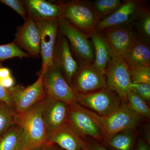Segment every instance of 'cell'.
I'll use <instances>...</instances> for the list:
<instances>
[{"label":"cell","mask_w":150,"mask_h":150,"mask_svg":"<svg viewBox=\"0 0 150 150\" xmlns=\"http://www.w3.org/2000/svg\"><path fill=\"white\" fill-rule=\"evenodd\" d=\"M136 137L135 129H127L115 134L104 144L113 150H133Z\"/></svg>","instance_id":"21"},{"label":"cell","mask_w":150,"mask_h":150,"mask_svg":"<svg viewBox=\"0 0 150 150\" xmlns=\"http://www.w3.org/2000/svg\"><path fill=\"white\" fill-rule=\"evenodd\" d=\"M22 130L16 124L11 126L0 137V150H20Z\"/></svg>","instance_id":"22"},{"label":"cell","mask_w":150,"mask_h":150,"mask_svg":"<svg viewBox=\"0 0 150 150\" xmlns=\"http://www.w3.org/2000/svg\"><path fill=\"white\" fill-rule=\"evenodd\" d=\"M107 86L127 101V96L132 90L130 71L125 59L112 58L105 71Z\"/></svg>","instance_id":"9"},{"label":"cell","mask_w":150,"mask_h":150,"mask_svg":"<svg viewBox=\"0 0 150 150\" xmlns=\"http://www.w3.org/2000/svg\"><path fill=\"white\" fill-rule=\"evenodd\" d=\"M52 62L59 68L70 86L79 69V64L72 53L69 41L59 30L53 51Z\"/></svg>","instance_id":"14"},{"label":"cell","mask_w":150,"mask_h":150,"mask_svg":"<svg viewBox=\"0 0 150 150\" xmlns=\"http://www.w3.org/2000/svg\"><path fill=\"white\" fill-rule=\"evenodd\" d=\"M12 76L10 70L6 67H0V81Z\"/></svg>","instance_id":"34"},{"label":"cell","mask_w":150,"mask_h":150,"mask_svg":"<svg viewBox=\"0 0 150 150\" xmlns=\"http://www.w3.org/2000/svg\"><path fill=\"white\" fill-rule=\"evenodd\" d=\"M138 31L137 37L149 43L150 38V12L148 9L142 8L137 20L133 25Z\"/></svg>","instance_id":"24"},{"label":"cell","mask_w":150,"mask_h":150,"mask_svg":"<svg viewBox=\"0 0 150 150\" xmlns=\"http://www.w3.org/2000/svg\"><path fill=\"white\" fill-rule=\"evenodd\" d=\"M48 141L64 150H83L85 143L67 121L48 136Z\"/></svg>","instance_id":"17"},{"label":"cell","mask_w":150,"mask_h":150,"mask_svg":"<svg viewBox=\"0 0 150 150\" xmlns=\"http://www.w3.org/2000/svg\"><path fill=\"white\" fill-rule=\"evenodd\" d=\"M76 96L78 104L100 116L112 113L123 101L117 93L107 87L89 93H76Z\"/></svg>","instance_id":"5"},{"label":"cell","mask_w":150,"mask_h":150,"mask_svg":"<svg viewBox=\"0 0 150 150\" xmlns=\"http://www.w3.org/2000/svg\"><path fill=\"white\" fill-rule=\"evenodd\" d=\"M89 37L91 38L94 52L93 65L105 73L112 58L111 50L107 39L101 31H93Z\"/></svg>","instance_id":"19"},{"label":"cell","mask_w":150,"mask_h":150,"mask_svg":"<svg viewBox=\"0 0 150 150\" xmlns=\"http://www.w3.org/2000/svg\"><path fill=\"white\" fill-rule=\"evenodd\" d=\"M61 16L89 36L94 30L98 20L88 1L74 0L59 3Z\"/></svg>","instance_id":"3"},{"label":"cell","mask_w":150,"mask_h":150,"mask_svg":"<svg viewBox=\"0 0 150 150\" xmlns=\"http://www.w3.org/2000/svg\"><path fill=\"white\" fill-rule=\"evenodd\" d=\"M126 102L130 109L137 115L144 118H150V109L146 103L132 90L128 93Z\"/></svg>","instance_id":"26"},{"label":"cell","mask_w":150,"mask_h":150,"mask_svg":"<svg viewBox=\"0 0 150 150\" xmlns=\"http://www.w3.org/2000/svg\"><path fill=\"white\" fill-rule=\"evenodd\" d=\"M142 2L137 0L124 1L113 13L98 21L94 31H101L113 28L131 26L137 20L144 7Z\"/></svg>","instance_id":"10"},{"label":"cell","mask_w":150,"mask_h":150,"mask_svg":"<svg viewBox=\"0 0 150 150\" xmlns=\"http://www.w3.org/2000/svg\"><path fill=\"white\" fill-rule=\"evenodd\" d=\"M37 20L40 36V55L42 65L39 73H43L53 63V51L59 33V19Z\"/></svg>","instance_id":"13"},{"label":"cell","mask_w":150,"mask_h":150,"mask_svg":"<svg viewBox=\"0 0 150 150\" xmlns=\"http://www.w3.org/2000/svg\"><path fill=\"white\" fill-rule=\"evenodd\" d=\"M129 69L132 83L150 84V66H142Z\"/></svg>","instance_id":"28"},{"label":"cell","mask_w":150,"mask_h":150,"mask_svg":"<svg viewBox=\"0 0 150 150\" xmlns=\"http://www.w3.org/2000/svg\"><path fill=\"white\" fill-rule=\"evenodd\" d=\"M16 115L13 108L0 100V137L15 124Z\"/></svg>","instance_id":"25"},{"label":"cell","mask_w":150,"mask_h":150,"mask_svg":"<svg viewBox=\"0 0 150 150\" xmlns=\"http://www.w3.org/2000/svg\"><path fill=\"white\" fill-rule=\"evenodd\" d=\"M67 121L83 139L89 137L97 142H102L99 127L87 110L77 103L69 105Z\"/></svg>","instance_id":"11"},{"label":"cell","mask_w":150,"mask_h":150,"mask_svg":"<svg viewBox=\"0 0 150 150\" xmlns=\"http://www.w3.org/2000/svg\"><path fill=\"white\" fill-rule=\"evenodd\" d=\"M29 150H64L57 145L49 142H46L43 144Z\"/></svg>","instance_id":"33"},{"label":"cell","mask_w":150,"mask_h":150,"mask_svg":"<svg viewBox=\"0 0 150 150\" xmlns=\"http://www.w3.org/2000/svg\"><path fill=\"white\" fill-rule=\"evenodd\" d=\"M137 150H150L149 145L144 140L140 139L138 144Z\"/></svg>","instance_id":"35"},{"label":"cell","mask_w":150,"mask_h":150,"mask_svg":"<svg viewBox=\"0 0 150 150\" xmlns=\"http://www.w3.org/2000/svg\"><path fill=\"white\" fill-rule=\"evenodd\" d=\"M37 80L30 85L25 87L14 86L8 89L16 114L25 112L46 96L43 84L42 73H39Z\"/></svg>","instance_id":"8"},{"label":"cell","mask_w":150,"mask_h":150,"mask_svg":"<svg viewBox=\"0 0 150 150\" xmlns=\"http://www.w3.org/2000/svg\"><path fill=\"white\" fill-rule=\"evenodd\" d=\"M119 0H96L92 3L93 8L98 21L113 13L122 4Z\"/></svg>","instance_id":"23"},{"label":"cell","mask_w":150,"mask_h":150,"mask_svg":"<svg viewBox=\"0 0 150 150\" xmlns=\"http://www.w3.org/2000/svg\"><path fill=\"white\" fill-rule=\"evenodd\" d=\"M0 3L5 5L13 10L24 21L28 16V12L23 3L19 0H0Z\"/></svg>","instance_id":"29"},{"label":"cell","mask_w":150,"mask_h":150,"mask_svg":"<svg viewBox=\"0 0 150 150\" xmlns=\"http://www.w3.org/2000/svg\"><path fill=\"white\" fill-rule=\"evenodd\" d=\"M39 73L43 74V86L46 95L66 103L69 105L76 103V93L53 62L44 72Z\"/></svg>","instance_id":"6"},{"label":"cell","mask_w":150,"mask_h":150,"mask_svg":"<svg viewBox=\"0 0 150 150\" xmlns=\"http://www.w3.org/2000/svg\"><path fill=\"white\" fill-rule=\"evenodd\" d=\"M29 56L13 42L0 45V60L2 62L14 58H28Z\"/></svg>","instance_id":"27"},{"label":"cell","mask_w":150,"mask_h":150,"mask_svg":"<svg viewBox=\"0 0 150 150\" xmlns=\"http://www.w3.org/2000/svg\"><path fill=\"white\" fill-rule=\"evenodd\" d=\"M13 42L23 51L24 50L29 57H39L40 33L36 18L28 13L24 23L17 28Z\"/></svg>","instance_id":"12"},{"label":"cell","mask_w":150,"mask_h":150,"mask_svg":"<svg viewBox=\"0 0 150 150\" xmlns=\"http://www.w3.org/2000/svg\"><path fill=\"white\" fill-rule=\"evenodd\" d=\"M69 105L46 95L42 100L41 114L48 138L67 122Z\"/></svg>","instance_id":"15"},{"label":"cell","mask_w":150,"mask_h":150,"mask_svg":"<svg viewBox=\"0 0 150 150\" xmlns=\"http://www.w3.org/2000/svg\"><path fill=\"white\" fill-rule=\"evenodd\" d=\"M2 62L0 60V67L2 66ZM0 100L5 103L9 106L14 108L13 102L11 99L8 91L6 89L4 88V87L1 85V84H0Z\"/></svg>","instance_id":"32"},{"label":"cell","mask_w":150,"mask_h":150,"mask_svg":"<svg viewBox=\"0 0 150 150\" xmlns=\"http://www.w3.org/2000/svg\"><path fill=\"white\" fill-rule=\"evenodd\" d=\"M23 3L28 13L36 19H59L61 16L59 4H55L45 0H26Z\"/></svg>","instance_id":"18"},{"label":"cell","mask_w":150,"mask_h":150,"mask_svg":"<svg viewBox=\"0 0 150 150\" xmlns=\"http://www.w3.org/2000/svg\"><path fill=\"white\" fill-rule=\"evenodd\" d=\"M87 110L99 127L104 144L119 132L127 129H136L144 118L132 111L125 100L122 101L120 107L116 110L106 116H99Z\"/></svg>","instance_id":"2"},{"label":"cell","mask_w":150,"mask_h":150,"mask_svg":"<svg viewBox=\"0 0 150 150\" xmlns=\"http://www.w3.org/2000/svg\"><path fill=\"white\" fill-rule=\"evenodd\" d=\"M85 141L83 150H108L98 142L93 139H88L86 138Z\"/></svg>","instance_id":"31"},{"label":"cell","mask_w":150,"mask_h":150,"mask_svg":"<svg viewBox=\"0 0 150 150\" xmlns=\"http://www.w3.org/2000/svg\"><path fill=\"white\" fill-rule=\"evenodd\" d=\"M124 59L129 69L150 66V49L149 43L138 38Z\"/></svg>","instance_id":"20"},{"label":"cell","mask_w":150,"mask_h":150,"mask_svg":"<svg viewBox=\"0 0 150 150\" xmlns=\"http://www.w3.org/2000/svg\"><path fill=\"white\" fill-rule=\"evenodd\" d=\"M79 64V69L70 85L75 93H87L107 87L105 73L97 68L93 63Z\"/></svg>","instance_id":"7"},{"label":"cell","mask_w":150,"mask_h":150,"mask_svg":"<svg viewBox=\"0 0 150 150\" xmlns=\"http://www.w3.org/2000/svg\"><path fill=\"white\" fill-rule=\"evenodd\" d=\"M59 31L69 41L71 51L78 64L93 63L94 52L88 35L62 16L59 18Z\"/></svg>","instance_id":"4"},{"label":"cell","mask_w":150,"mask_h":150,"mask_svg":"<svg viewBox=\"0 0 150 150\" xmlns=\"http://www.w3.org/2000/svg\"><path fill=\"white\" fill-rule=\"evenodd\" d=\"M131 26L113 28L103 30L109 44L112 58L124 59L138 37Z\"/></svg>","instance_id":"16"},{"label":"cell","mask_w":150,"mask_h":150,"mask_svg":"<svg viewBox=\"0 0 150 150\" xmlns=\"http://www.w3.org/2000/svg\"><path fill=\"white\" fill-rule=\"evenodd\" d=\"M42 100L25 112L16 115L15 123L22 130L20 150H30L48 142L41 114Z\"/></svg>","instance_id":"1"},{"label":"cell","mask_w":150,"mask_h":150,"mask_svg":"<svg viewBox=\"0 0 150 150\" xmlns=\"http://www.w3.org/2000/svg\"><path fill=\"white\" fill-rule=\"evenodd\" d=\"M132 90L146 103L150 101V84L148 83H133Z\"/></svg>","instance_id":"30"}]
</instances>
